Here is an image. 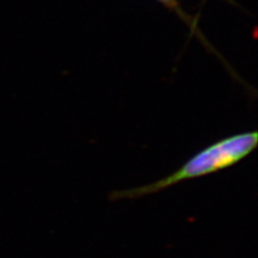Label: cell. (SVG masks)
Listing matches in <instances>:
<instances>
[{
    "label": "cell",
    "mask_w": 258,
    "mask_h": 258,
    "mask_svg": "<svg viewBox=\"0 0 258 258\" xmlns=\"http://www.w3.org/2000/svg\"><path fill=\"white\" fill-rule=\"evenodd\" d=\"M257 142V132L228 137L199 152L172 174L154 183L144 185V186L113 191L111 194V199L140 198L164 190L180 182L223 170V169L236 165L240 160L251 154L256 149Z\"/></svg>",
    "instance_id": "6da1fadb"
},
{
    "label": "cell",
    "mask_w": 258,
    "mask_h": 258,
    "mask_svg": "<svg viewBox=\"0 0 258 258\" xmlns=\"http://www.w3.org/2000/svg\"><path fill=\"white\" fill-rule=\"evenodd\" d=\"M158 2H160L161 4H164L167 8H169V9L174 10V11H176L179 14L183 15L182 12L180 11V8H179V5H177L176 0H158Z\"/></svg>",
    "instance_id": "7a4b0ae2"
}]
</instances>
